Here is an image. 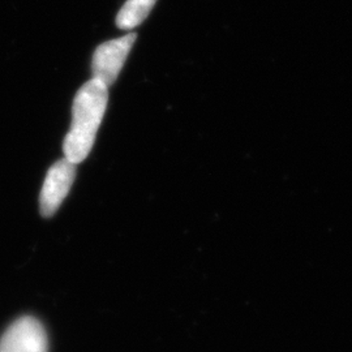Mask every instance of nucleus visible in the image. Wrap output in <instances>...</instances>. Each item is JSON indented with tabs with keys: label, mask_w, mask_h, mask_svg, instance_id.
Returning a JSON list of instances; mask_svg holds the SVG:
<instances>
[{
	"label": "nucleus",
	"mask_w": 352,
	"mask_h": 352,
	"mask_svg": "<svg viewBox=\"0 0 352 352\" xmlns=\"http://www.w3.org/2000/svg\"><path fill=\"white\" fill-rule=\"evenodd\" d=\"M109 101V88L91 78L78 89L72 106V123L64 139L65 158L72 164L82 162L94 145Z\"/></svg>",
	"instance_id": "f257e3e1"
},
{
	"label": "nucleus",
	"mask_w": 352,
	"mask_h": 352,
	"mask_svg": "<svg viewBox=\"0 0 352 352\" xmlns=\"http://www.w3.org/2000/svg\"><path fill=\"white\" fill-rule=\"evenodd\" d=\"M136 33L111 39L100 45L91 59L93 78L101 81L107 88L113 85L126 63V56L136 42Z\"/></svg>",
	"instance_id": "f03ea898"
},
{
	"label": "nucleus",
	"mask_w": 352,
	"mask_h": 352,
	"mask_svg": "<svg viewBox=\"0 0 352 352\" xmlns=\"http://www.w3.org/2000/svg\"><path fill=\"white\" fill-rule=\"evenodd\" d=\"M76 177V164L67 158L51 166L39 195V212L45 218H50L58 212L67 197Z\"/></svg>",
	"instance_id": "7ed1b4c3"
},
{
	"label": "nucleus",
	"mask_w": 352,
	"mask_h": 352,
	"mask_svg": "<svg viewBox=\"0 0 352 352\" xmlns=\"http://www.w3.org/2000/svg\"><path fill=\"white\" fill-rule=\"evenodd\" d=\"M45 327L32 316L16 320L0 338V352H47Z\"/></svg>",
	"instance_id": "20e7f679"
},
{
	"label": "nucleus",
	"mask_w": 352,
	"mask_h": 352,
	"mask_svg": "<svg viewBox=\"0 0 352 352\" xmlns=\"http://www.w3.org/2000/svg\"><path fill=\"white\" fill-rule=\"evenodd\" d=\"M157 0H126L116 16V25L123 30L135 29L151 13Z\"/></svg>",
	"instance_id": "39448f33"
}]
</instances>
